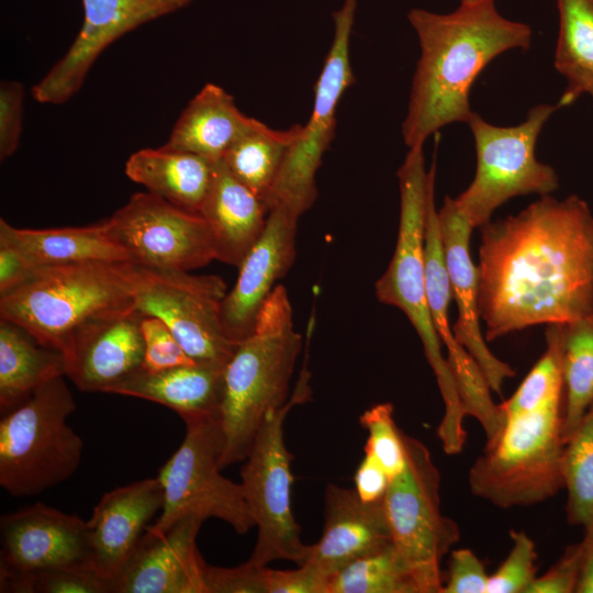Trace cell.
Returning a JSON list of instances; mask_svg holds the SVG:
<instances>
[{
	"instance_id": "6",
	"label": "cell",
	"mask_w": 593,
	"mask_h": 593,
	"mask_svg": "<svg viewBox=\"0 0 593 593\" xmlns=\"http://www.w3.org/2000/svg\"><path fill=\"white\" fill-rule=\"evenodd\" d=\"M563 401L517 414L472 463L473 495L502 510L541 503L564 488Z\"/></svg>"
},
{
	"instance_id": "42",
	"label": "cell",
	"mask_w": 593,
	"mask_h": 593,
	"mask_svg": "<svg viewBox=\"0 0 593 593\" xmlns=\"http://www.w3.org/2000/svg\"><path fill=\"white\" fill-rule=\"evenodd\" d=\"M327 582L307 563L294 570L267 568V593H326Z\"/></svg>"
},
{
	"instance_id": "25",
	"label": "cell",
	"mask_w": 593,
	"mask_h": 593,
	"mask_svg": "<svg viewBox=\"0 0 593 593\" xmlns=\"http://www.w3.org/2000/svg\"><path fill=\"white\" fill-rule=\"evenodd\" d=\"M219 161L165 144L133 153L125 164V174L148 192L199 213Z\"/></svg>"
},
{
	"instance_id": "26",
	"label": "cell",
	"mask_w": 593,
	"mask_h": 593,
	"mask_svg": "<svg viewBox=\"0 0 593 593\" xmlns=\"http://www.w3.org/2000/svg\"><path fill=\"white\" fill-rule=\"evenodd\" d=\"M0 243L13 247L35 269L86 261H130L103 221L87 226L34 230L14 227L0 219Z\"/></svg>"
},
{
	"instance_id": "2",
	"label": "cell",
	"mask_w": 593,
	"mask_h": 593,
	"mask_svg": "<svg viewBox=\"0 0 593 593\" xmlns=\"http://www.w3.org/2000/svg\"><path fill=\"white\" fill-rule=\"evenodd\" d=\"M409 21L419 44L402 136L411 148L451 123H468L469 94L480 72L511 49H527L532 29L501 15L494 0L461 3L447 14L412 9Z\"/></svg>"
},
{
	"instance_id": "15",
	"label": "cell",
	"mask_w": 593,
	"mask_h": 593,
	"mask_svg": "<svg viewBox=\"0 0 593 593\" xmlns=\"http://www.w3.org/2000/svg\"><path fill=\"white\" fill-rule=\"evenodd\" d=\"M193 0H81L83 22L65 55L33 87V98L61 104L72 98L101 53L132 30L188 7Z\"/></svg>"
},
{
	"instance_id": "43",
	"label": "cell",
	"mask_w": 593,
	"mask_h": 593,
	"mask_svg": "<svg viewBox=\"0 0 593 593\" xmlns=\"http://www.w3.org/2000/svg\"><path fill=\"white\" fill-rule=\"evenodd\" d=\"M392 478L381 463L370 454L365 456L355 473V490L366 503L384 499Z\"/></svg>"
},
{
	"instance_id": "28",
	"label": "cell",
	"mask_w": 593,
	"mask_h": 593,
	"mask_svg": "<svg viewBox=\"0 0 593 593\" xmlns=\"http://www.w3.org/2000/svg\"><path fill=\"white\" fill-rule=\"evenodd\" d=\"M65 376L61 351L43 345L20 325L0 318V409L5 413L38 387Z\"/></svg>"
},
{
	"instance_id": "34",
	"label": "cell",
	"mask_w": 593,
	"mask_h": 593,
	"mask_svg": "<svg viewBox=\"0 0 593 593\" xmlns=\"http://www.w3.org/2000/svg\"><path fill=\"white\" fill-rule=\"evenodd\" d=\"M1 592L113 593L112 582L89 560L51 568L1 583Z\"/></svg>"
},
{
	"instance_id": "24",
	"label": "cell",
	"mask_w": 593,
	"mask_h": 593,
	"mask_svg": "<svg viewBox=\"0 0 593 593\" xmlns=\"http://www.w3.org/2000/svg\"><path fill=\"white\" fill-rule=\"evenodd\" d=\"M225 367L193 362L161 371L139 369L108 393L148 400L175 411L183 422L220 417Z\"/></svg>"
},
{
	"instance_id": "31",
	"label": "cell",
	"mask_w": 593,
	"mask_h": 593,
	"mask_svg": "<svg viewBox=\"0 0 593 593\" xmlns=\"http://www.w3.org/2000/svg\"><path fill=\"white\" fill-rule=\"evenodd\" d=\"M563 379V441L593 403V310L559 324Z\"/></svg>"
},
{
	"instance_id": "16",
	"label": "cell",
	"mask_w": 593,
	"mask_h": 593,
	"mask_svg": "<svg viewBox=\"0 0 593 593\" xmlns=\"http://www.w3.org/2000/svg\"><path fill=\"white\" fill-rule=\"evenodd\" d=\"M0 583L88 560L87 524L43 503L1 517Z\"/></svg>"
},
{
	"instance_id": "17",
	"label": "cell",
	"mask_w": 593,
	"mask_h": 593,
	"mask_svg": "<svg viewBox=\"0 0 593 593\" xmlns=\"http://www.w3.org/2000/svg\"><path fill=\"white\" fill-rule=\"evenodd\" d=\"M143 315L135 307L96 317L69 339L63 351L65 377L80 391H108L143 368Z\"/></svg>"
},
{
	"instance_id": "8",
	"label": "cell",
	"mask_w": 593,
	"mask_h": 593,
	"mask_svg": "<svg viewBox=\"0 0 593 593\" xmlns=\"http://www.w3.org/2000/svg\"><path fill=\"white\" fill-rule=\"evenodd\" d=\"M310 373L304 367L288 402L267 413L240 469V485L257 527V540L248 559L258 566L289 560L301 566L310 545L291 510V461L283 439V422L292 407L311 399Z\"/></svg>"
},
{
	"instance_id": "47",
	"label": "cell",
	"mask_w": 593,
	"mask_h": 593,
	"mask_svg": "<svg viewBox=\"0 0 593 593\" xmlns=\"http://www.w3.org/2000/svg\"><path fill=\"white\" fill-rule=\"evenodd\" d=\"M588 94H590L593 98V87L590 88V90L588 91Z\"/></svg>"
},
{
	"instance_id": "22",
	"label": "cell",
	"mask_w": 593,
	"mask_h": 593,
	"mask_svg": "<svg viewBox=\"0 0 593 593\" xmlns=\"http://www.w3.org/2000/svg\"><path fill=\"white\" fill-rule=\"evenodd\" d=\"M383 500L366 503L355 489L328 484L323 533L317 542L310 545L304 563L329 579L351 561L390 545Z\"/></svg>"
},
{
	"instance_id": "19",
	"label": "cell",
	"mask_w": 593,
	"mask_h": 593,
	"mask_svg": "<svg viewBox=\"0 0 593 593\" xmlns=\"http://www.w3.org/2000/svg\"><path fill=\"white\" fill-rule=\"evenodd\" d=\"M200 515H188L167 533L145 532L134 553L113 582V593H208V566L197 537Z\"/></svg>"
},
{
	"instance_id": "46",
	"label": "cell",
	"mask_w": 593,
	"mask_h": 593,
	"mask_svg": "<svg viewBox=\"0 0 593 593\" xmlns=\"http://www.w3.org/2000/svg\"><path fill=\"white\" fill-rule=\"evenodd\" d=\"M480 1H484V0H461V3H474V2H480Z\"/></svg>"
},
{
	"instance_id": "40",
	"label": "cell",
	"mask_w": 593,
	"mask_h": 593,
	"mask_svg": "<svg viewBox=\"0 0 593 593\" xmlns=\"http://www.w3.org/2000/svg\"><path fill=\"white\" fill-rule=\"evenodd\" d=\"M24 87L19 81L0 85V159L12 156L20 145L23 124Z\"/></svg>"
},
{
	"instance_id": "29",
	"label": "cell",
	"mask_w": 593,
	"mask_h": 593,
	"mask_svg": "<svg viewBox=\"0 0 593 593\" xmlns=\"http://www.w3.org/2000/svg\"><path fill=\"white\" fill-rule=\"evenodd\" d=\"M559 30L553 66L567 80L557 104H572L593 87V0H557Z\"/></svg>"
},
{
	"instance_id": "23",
	"label": "cell",
	"mask_w": 593,
	"mask_h": 593,
	"mask_svg": "<svg viewBox=\"0 0 593 593\" xmlns=\"http://www.w3.org/2000/svg\"><path fill=\"white\" fill-rule=\"evenodd\" d=\"M268 213L266 202L238 181L221 159L199 212L210 228L216 260L239 267L262 235Z\"/></svg>"
},
{
	"instance_id": "44",
	"label": "cell",
	"mask_w": 593,
	"mask_h": 593,
	"mask_svg": "<svg viewBox=\"0 0 593 593\" xmlns=\"http://www.w3.org/2000/svg\"><path fill=\"white\" fill-rule=\"evenodd\" d=\"M34 270L19 251L0 243V294L23 283Z\"/></svg>"
},
{
	"instance_id": "4",
	"label": "cell",
	"mask_w": 593,
	"mask_h": 593,
	"mask_svg": "<svg viewBox=\"0 0 593 593\" xmlns=\"http://www.w3.org/2000/svg\"><path fill=\"white\" fill-rule=\"evenodd\" d=\"M398 239L385 272L376 282V296L381 303L400 309L419 336L445 404L437 436L443 450L455 455L461 452L467 440L463 428L466 416L427 303L424 237L429 175L425 169L423 146L410 148L398 170Z\"/></svg>"
},
{
	"instance_id": "38",
	"label": "cell",
	"mask_w": 593,
	"mask_h": 593,
	"mask_svg": "<svg viewBox=\"0 0 593 593\" xmlns=\"http://www.w3.org/2000/svg\"><path fill=\"white\" fill-rule=\"evenodd\" d=\"M585 541L569 545L561 557L540 577H537L526 593H574L580 580Z\"/></svg>"
},
{
	"instance_id": "41",
	"label": "cell",
	"mask_w": 593,
	"mask_h": 593,
	"mask_svg": "<svg viewBox=\"0 0 593 593\" xmlns=\"http://www.w3.org/2000/svg\"><path fill=\"white\" fill-rule=\"evenodd\" d=\"M489 575L483 562L468 549L452 550L441 593H486Z\"/></svg>"
},
{
	"instance_id": "14",
	"label": "cell",
	"mask_w": 593,
	"mask_h": 593,
	"mask_svg": "<svg viewBox=\"0 0 593 593\" xmlns=\"http://www.w3.org/2000/svg\"><path fill=\"white\" fill-rule=\"evenodd\" d=\"M103 222L136 266L190 271L216 260L204 219L148 191L134 193Z\"/></svg>"
},
{
	"instance_id": "33",
	"label": "cell",
	"mask_w": 593,
	"mask_h": 593,
	"mask_svg": "<svg viewBox=\"0 0 593 593\" xmlns=\"http://www.w3.org/2000/svg\"><path fill=\"white\" fill-rule=\"evenodd\" d=\"M562 474L568 523L593 527V403L566 441Z\"/></svg>"
},
{
	"instance_id": "35",
	"label": "cell",
	"mask_w": 593,
	"mask_h": 593,
	"mask_svg": "<svg viewBox=\"0 0 593 593\" xmlns=\"http://www.w3.org/2000/svg\"><path fill=\"white\" fill-rule=\"evenodd\" d=\"M393 412L391 403H379L359 417L368 432L363 451L373 456L391 478L402 472L406 463L403 430L396 426Z\"/></svg>"
},
{
	"instance_id": "39",
	"label": "cell",
	"mask_w": 593,
	"mask_h": 593,
	"mask_svg": "<svg viewBox=\"0 0 593 593\" xmlns=\"http://www.w3.org/2000/svg\"><path fill=\"white\" fill-rule=\"evenodd\" d=\"M208 593H267V566L249 560L234 568L208 566Z\"/></svg>"
},
{
	"instance_id": "45",
	"label": "cell",
	"mask_w": 593,
	"mask_h": 593,
	"mask_svg": "<svg viewBox=\"0 0 593 593\" xmlns=\"http://www.w3.org/2000/svg\"><path fill=\"white\" fill-rule=\"evenodd\" d=\"M585 553L575 593H593V527L585 529Z\"/></svg>"
},
{
	"instance_id": "20",
	"label": "cell",
	"mask_w": 593,
	"mask_h": 593,
	"mask_svg": "<svg viewBox=\"0 0 593 593\" xmlns=\"http://www.w3.org/2000/svg\"><path fill=\"white\" fill-rule=\"evenodd\" d=\"M438 221L451 295L458 306V320L452 325V333L456 340L477 361L492 392L502 394L504 380L513 378L515 371L491 353L482 335L478 268L470 256L473 226L449 195L438 210Z\"/></svg>"
},
{
	"instance_id": "13",
	"label": "cell",
	"mask_w": 593,
	"mask_h": 593,
	"mask_svg": "<svg viewBox=\"0 0 593 593\" xmlns=\"http://www.w3.org/2000/svg\"><path fill=\"white\" fill-rule=\"evenodd\" d=\"M137 268L135 310L163 321L195 362L226 366L237 344L223 327L225 281L215 275Z\"/></svg>"
},
{
	"instance_id": "9",
	"label": "cell",
	"mask_w": 593,
	"mask_h": 593,
	"mask_svg": "<svg viewBox=\"0 0 593 593\" xmlns=\"http://www.w3.org/2000/svg\"><path fill=\"white\" fill-rule=\"evenodd\" d=\"M557 105L541 103L514 126H499L473 112L468 121L477 153V169L470 186L455 201L473 228L491 221L508 200L547 195L559 187L556 170L536 158L538 136Z\"/></svg>"
},
{
	"instance_id": "12",
	"label": "cell",
	"mask_w": 593,
	"mask_h": 593,
	"mask_svg": "<svg viewBox=\"0 0 593 593\" xmlns=\"http://www.w3.org/2000/svg\"><path fill=\"white\" fill-rule=\"evenodd\" d=\"M358 0H345L333 13L334 37L316 81L309 121L290 146L266 199L268 210L282 205L301 216L317 198L315 175L336 127V109L355 77L349 44Z\"/></svg>"
},
{
	"instance_id": "1",
	"label": "cell",
	"mask_w": 593,
	"mask_h": 593,
	"mask_svg": "<svg viewBox=\"0 0 593 593\" xmlns=\"http://www.w3.org/2000/svg\"><path fill=\"white\" fill-rule=\"evenodd\" d=\"M480 231L478 301L486 340L593 310V213L583 199L541 195Z\"/></svg>"
},
{
	"instance_id": "30",
	"label": "cell",
	"mask_w": 593,
	"mask_h": 593,
	"mask_svg": "<svg viewBox=\"0 0 593 593\" xmlns=\"http://www.w3.org/2000/svg\"><path fill=\"white\" fill-rule=\"evenodd\" d=\"M301 131L300 124L276 130L257 121L233 143L222 160L238 181L266 202L286 154Z\"/></svg>"
},
{
	"instance_id": "5",
	"label": "cell",
	"mask_w": 593,
	"mask_h": 593,
	"mask_svg": "<svg viewBox=\"0 0 593 593\" xmlns=\"http://www.w3.org/2000/svg\"><path fill=\"white\" fill-rule=\"evenodd\" d=\"M137 277L138 268L130 261L36 268L23 283L0 294V318L63 353L89 321L134 307Z\"/></svg>"
},
{
	"instance_id": "11",
	"label": "cell",
	"mask_w": 593,
	"mask_h": 593,
	"mask_svg": "<svg viewBox=\"0 0 593 593\" xmlns=\"http://www.w3.org/2000/svg\"><path fill=\"white\" fill-rule=\"evenodd\" d=\"M186 436L158 472L163 508L146 533L161 536L188 515L219 518L237 534L256 527L240 483L220 473L223 433L220 417L184 422Z\"/></svg>"
},
{
	"instance_id": "21",
	"label": "cell",
	"mask_w": 593,
	"mask_h": 593,
	"mask_svg": "<svg viewBox=\"0 0 593 593\" xmlns=\"http://www.w3.org/2000/svg\"><path fill=\"white\" fill-rule=\"evenodd\" d=\"M163 489L158 478H148L102 495L86 522L88 560L113 582L134 553L148 523L161 511Z\"/></svg>"
},
{
	"instance_id": "7",
	"label": "cell",
	"mask_w": 593,
	"mask_h": 593,
	"mask_svg": "<svg viewBox=\"0 0 593 593\" xmlns=\"http://www.w3.org/2000/svg\"><path fill=\"white\" fill-rule=\"evenodd\" d=\"M64 377L44 383L2 413L0 485L12 496L42 493L79 467L83 440L67 423L76 402Z\"/></svg>"
},
{
	"instance_id": "3",
	"label": "cell",
	"mask_w": 593,
	"mask_h": 593,
	"mask_svg": "<svg viewBox=\"0 0 593 593\" xmlns=\"http://www.w3.org/2000/svg\"><path fill=\"white\" fill-rule=\"evenodd\" d=\"M302 336L294 329L288 291L276 286L261 307L254 333L238 343L225 367L220 411V468L244 461L268 412L283 406Z\"/></svg>"
},
{
	"instance_id": "36",
	"label": "cell",
	"mask_w": 593,
	"mask_h": 593,
	"mask_svg": "<svg viewBox=\"0 0 593 593\" xmlns=\"http://www.w3.org/2000/svg\"><path fill=\"white\" fill-rule=\"evenodd\" d=\"M512 548L499 567L489 575L486 593H526L537 578L536 546L522 530H511Z\"/></svg>"
},
{
	"instance_id": "27",
	"label": "cell",
	"mask_w": 593,
	"mask_h": 593,
	"mask_svg": "<svg viewBox=\"0 0 593 593\" xmlns=\"http://www.w3.org/2000/svg\"><path fill=\"white\" fill-rule=\"evenodd\" d=\"M257 121L240 112L234 98L222 87L210 82L183 109L166 145L221 160Z\"/></svg>"
},
{
	"instance_id": "10",
	"label": "cell",
	"mask_w": 593,
	"mask_h": 593,
	"mask_svg": "<svg viewBox=\"0 0 593 593\" xmlns=\"http://www.w3.org/2000/svg\"><path fill=\"white\" fill-rule=\"evenodd\" d=\"M406 463L392 478L384 508L392 544L419 593H441V561L459 541L455 521L440 508V474L428 448L403 432Z\"/></svg>"
},
{
	"instance_id": "37",
	"label": "cell",
	"mask_w": 593,
	"mask_h": 593,
	"mask_svg": "<svg viewBox=\"0 0 593 593\" xmlns=\"http://www.w3.org/2000/svg\"><path fill=\"white\" fill-rule=\"evenodd\" d=\"M141 328L144 339L143 368L145 370L161 371L195 362L159 318L143 315Z\"/></svg>"
},
{
	"instance_id": "32",
	"label": "cell",
	"mask_w": 593,
	"mask_h": 593,
	"mask_svg": "<svg viewBox=\"0 0 593 593\" xmlns=\"http://www.w3.org/2000/svg\"><path fill=\"white\" fill-rule=\"evenodd\" d=\"M326 593H419L393 544L362 556L329 577Z\"/></svg>"
},
{
	"instance_id": "18",
	"label": "cell",
	"mask_w": 593,
	"mask_h": 593,
	"mask_svg": "<svg viewBox=\"0 0 593 593\" xmlns=\"http://www.w3.org/2000/svg\"><path fill=\"white\" fill-rule=\"evenodd\" d=\"M299 215L277 205L269 210L262 235L240 264L235 286L222 303L226 337L238 344L250 336L258 314L291 268L296 255Z\"/></svg>"
}]
</instances>
